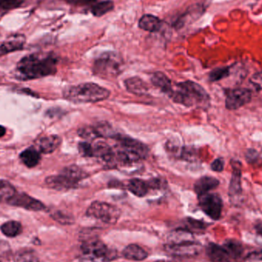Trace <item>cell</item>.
Here are the masks:
<instances>
[{"label":"cell","mask_w":262,"mask_h":262,"mask_svg":"<svg viewBox=\"0 0 262 262\" xmlns=\"http://www.w3.org/2000/svg\"><path fill=\"white\" fill-rule=\"evenodd\" d=\"M0 230L3 235L9 238H15L23 232V226L21 223L15 220L6 222L2 225Z\"/></svg>","instance_id":"d4e9b609"},{"label":"cell","mask_w":262,"mask_h":262,"mask_svg":"<svg viewBox=\"0 0 262 262\" xmlns=\"http://www.w3.org/2000/svg\"><path fill=\"white\" fill-rule=\"evenodd\" d=\"M78 148L82 157H93V145L91 144L89 142H80Z\"/></svg>","instance_id":"d6a6232c"},{"label":"cell","mask_w":262,"mask_h":262,"mask_svg":"<svg viewBox=\"0 0 262 262\" xmlns=\"http://www.w3.org/2000/svg\"><path fill=\"white\" fill-rule=\"evenodd\" d=\"M46 183L49 188L59 191L75 189L78 186V183L61 173L47 177Z\"/></svg>","instance_id":"4fadbf2b"},{"label":"cell","mask_w":262,"mask_h":262,"mask_svg":"<svg viewBox=\"0 0 262 262\" xmlns=\"http://www.w3.org/2000/svg\"><path fill=\"white\" fill-rule=\"evenodd\" d=\"M81 250L84 255L101 261H112L117 256L115 251L111 249L107 245L98 239L88 240L83 243Z\"/></svg>","instance_id":"8992f818"},{"label":"cell","mask_w":262,"mask_h":262,"mask_svg":"<svg viewBox=\"0 0 262 262\" xmlns=\"http://www.w3.org/2000/svg\"><path fill=\"white\" fill-rule=\"evenodd\" d=\"M166 251L174 256L192 257L198 255L200 251V246L191 240L183 243L166 245Z\"/></svg>","instance_id":"8fae6325"},{"label":"cell","mask_w":262,"mask_h":262,"mask_svg":"<svg viewBox=\"0 0 262 262\" xmlns=\"http://www.w3.org/2000/svg\"><path fill=\"white\" fill-rule=\"evenodd\" d=\"M124 85L127 92L133 95L143 96L149 93V86L139 77H132L124 81Z\"/></svg>","instance_id":"9a60e30c"},{"label":"cell","mask_w":262,"mask_h":262,"mask_svg":"<svg viewBox=\"0 0 262 262\" xmlns=\"http://www.w3.org/2000/svg\"><path fill=\"white\" fill-rule=\"evenodd\" d=\"M20 160L27 167L33 168L39 163L41 155L39 151L33 146L25 149L19 155Z\"/></svg>","instance_id":"44dd1931"},{"label":"cell","mask_w":262,"mask_h":262,"mask_svg":"<svg viewBox=\"0 0 262 262\" xmlns=\"http://www.w3.org/2000/svg\"><path fill=\"white\" fill-rule=\"evenodd\" d=\"M123 256L130 261H140L146 259L148 253L137 245H129L122 252Z\"/></svg>","instance_id":"7402d4cb"},{"label":"cell","mask_w":262,"mask_h":262,"mask_svg":"<svg viewBox=\"0 0 262 262\" xmlns=\"http://www.w3.org/2000/svg\"><path fill=\"white\" fill-rule=\"evenodd\" d=\"M115 9V3L112 0L100 2L92 6L91 9L92 15L95 17H101L105 14L108 13Z\"/></svg>","instance_id":"484cf974"},{"label":"cell","mask_w":262,"mask_h":262,"mask_svg":"<svg viewBox=\"0 0 262 262\" xmlns=\"http://www.w3.org/2000/svg\"><path fill=\"white\" fill-rule=\"evenodd\" d=\"M149 189H160L163 187V181L161 179H152V180L148 181Z\"/></svg>","instance_id":"74e56055"},{"label":"cell","mask_w":262,"mask_h":262,"mask_svg":"<svg viewBox=\"0 0 262 262\" xmlns=\"http://www.w3.org/2000/svg\"><path fill=\"white\" fill-rule=\"evenodd\" d=\"M223 246L227 250V252H229L232 260L239 258L243 255V251H244L243 245L235 239L227 240L224 243Z\"/></svg>","instance_id":"83f0119b"},{"label":"cell","mask_w":262,"mask_h":262,"mask_svg":"<svg viewBox=\"0 0 262 262\" xmlns=\"http://www.w3.org/2000/svg\"><path fill=\"white\" fill-rule=\"evenodd\" d=\"M121 212L117 206L104 202L92 203L87 210L89 217L101 220L107 224H115L121 217Z\"/></svg>","instance_id":"5b68a950"},{"label":"cell","mask_w":262,"mask_h":262,"mask_svg":"<svg viewBox=\"0 0 262 262\" xmlns=\"http://www.w3.org/2000/svg\"><path fill=\"white\" fill-rule=\"evenodd\" d=\"M229 74L230 69L229 67L218 68L209 73V79L212 82H215L229 76Z\"/></svg>","instance_id":"4dcf8cb0"},{"label":"cell","mask_w":262,"mask_h":262,"mask_svg":"<svg viewBox=\"0 0 262 262\" xmlns=\"http://www.w3.org/2000/svg\"><path fill=\"white\" fill-rule=\"evenodd\" d=\"M21 0H0V6L3 9H11L14 6H18Z\"/></svg>","instance_id":"8d00e7d4"},{"label":"cell","mask_w":262,"mask_h":262,"mask_svg":"<svg viewBox=\"0 0 262 262\" xmlns=\"http://www.w3.org/2000/svg\"><path fill=\"white\" fill-rule=\"evenodd\" d=\"M232 175L229 184V194L233 203H238L243 194L242 188V164L239 161L232 160Z\"/></svg>","instance_id":"7c38bea8"},{"label":"cell","mask_w":262,"mask_h":262,"mask_svg":"<svg viewBox=\"0 0 262 262\" xmlns=\"http://www.w3.org/2000/svg\"><path fill=\"white\" fill-rule=\"evenodd\" d=\"M219 185L220 181L218 179L212 177H203L195 182L194 190L199 196L210 192L212 189L218 187Z\"/></svg>","instance_id":"2e32d148"},{"label":"cell","mask_w":262,"mask_h":262,"mask_svg":"<svg viewBox=\"0 0 262 262\" xmlns=\"http://www.w3.org/2000/svg\"><path fill=\"white\" fill-rule=\"evenodd\" d=\"M250 89L237 88L226 89V107L228 110L234 111L249 104L252 100Z\"/></svg>","instance_id":"ba28073f"},{"label":"cell","mask_w":262,"mask_h":262,"mask_svg":"<svg viewBox=\"0 0 262 262\" xmlns=\"http://www.w3.org/2000/svg\"><path fill=\"white\" fill-rule=\"evenodd\" d=\"M78 134L81 138L86 140H90V141L99 138V136H98V133H97L94 126L81 127L78 130Z\"/></svg>","instance_id":"1f68e13d"},{"label":"cell","mask_w":262,"mask_h":262,"mask_svg":"<svg viewBox=\"0 0 262 262\" xmlns=\"http://www.w3.org/2000/svg\"><path fill=\"white\" fill-rule=\"evenodd\" d=\"M6 134V128L0 125V137H3Z\"/></svg>","instance_id":"b9f144b4"},{"label":"cell","mask_w":262,"mask_h":262,"mask_svg":"<svg viewBox=\"0 0 262 262\" xmlns=\"http://www.w3.org/2000/svg\"><path fill=\"white\" fill-rule=\"evenodd\" d=\"M60 173L66 176L71 180L78 183L89 177V174L84 169H81V167L76 166V165H71V166H66L60 172Z\"/></svg>","instance_id":"cb8c5ba5"},{"label":"cell","mask_w":262,"mask_h":262,"mask_svg":"<svg viewBox=\"0 0 262 262\" xmlns=\"http://www.w3.org/2000/svg\"><path fill=\"white\" fill-rule=\"evenodd\" d=\"M68 4L73 5V6H87L95 3L98 0H64Z\"/></svg>","instance_id":"d590c367"},{"label":"cell","mask_w":262,"mask_h":262,"mask_svg":"<svg viewBox=\"0 0 262 262\" xmlns=\"http://www.w3.org/2000/svg\"><path fill=\"white\" fill-rule=\"evenodd\" d=\"M208 257L213 262H231L232 258L224 246L219 245L209 244L207 247Z\"/></svg>","instance_id":"e0dca14e"},{"label":"cell","mask_w":262,"mask_h":262,"mask_svg":"<svg viewBox=\"0 0 262 262\" xmlns=\"http://www.w3.org/2000/svg\"><path fill=\"white\" fill-rule=\"evenodd\" d=\"M14 262H40L32 250H23L15 255Z\"/></svg>","instance_id":"f546056e"},{"label":"cell","mask_w":262,"mask_h":262,"mask_svg":"<svg viewBox=\"0 0 262 262\" xmlns=\"http://www.w3.org/2000/svg\"><path fill=\"white\" fill-rule=\"evenodd\" d=\"M139 28L149 32H158L162 26V21L155 15L146 14L139 20Z\"/></svg>","instance_id":"ffe728a7"},{"label":"cell","mask_w":262,"mask_h":262,"mask_svg":"<svg viewBox=\"0 0 262 262\" xmlns=\"http://www.w3.org/2000/svg\"><path fill=\"white\" fill-rule=\"evenodd\" d=\"M152 84L157 89H160L162 92L169 96L172 91L173 84L171 80L161 72H157L151 77Z\"/></svg>","instance_id":"d6986e66"},{"label":"cell","mask_w":262,"mask_h":262,"mask_svg":"<svg viewBox=\"0 0 262 262\" xmlns=\"http://www.w3.org/2000/svg\"><path fill=\"white\" fill-rule=\"evenodd\" d=\"M15 193V187L9 182L0 180V203H8Z\"/></svg>","instance_id":"4316f807"},{"label":"cell","mask_w":262,"mask_h":262,"mask_svg":"<svg viewBox=\"0 0 262 262\" xmlns=\"http://www.w3.org/2000/svg\"><path fill=\"white\" fill-rule=\"evenodd\" d=\"M199 204L202 210L213 220H220L223 212V203L219 194L207 192L199 195Z\"/></svg>","instance_id":"52a82bcc"},{"label":"cell","mask_w":262,"mask_h":262,"mask_svg":"<svg viewBox=\"0 0 262 262\" xmlns=\"http://www.w3.org/2000/svg\"><path fill=\"white\" fill-rule=\"evenodd\" d=\"M61 143V138L58 135H49L41 137L38 142L40 152L45 154L55 152Z\"/></svg>","instance_id":"ac0fdd59"},{"label":"cell","mask_w":262,"mask_h":262,"mask_svg":"<svg viewBox=\"0 0 262 262\" xmlns=\"http://www.w3.org/2000/svg\"><path fill=\"white\" fill-rule=\"evenodd\" d=\"M251 84L258 92H262V77L258 75H255L252 79L250 80Z\"/></svg>","instance_id":"f35d334b"},{"label":"cell","mask_w":262,"mask_h":262,"mask_svg":"<svg viewBox=\"0 0 262 262\" xmlns=\"http://www.w3.org/2000/svg\"><path fill=\"white\" fill-rule=\"evenodd\" d=\"M110 95L108 89L92 82L70 86L63 92L64 98L75 104L99 102L107 99Z\"/></svg>","instance_id":"3957f363"},{"label":"cell","mask_w":262,"mask_h":262,"mask_svg":"<svg viewBox=\"0 0 262 262\" xmlns=\"http://www.w3.org/2000/svg\"><path fill=\"white\" fill-rule=\"evenodd\" d=\"M52 218L55 221L61 223V224L69 225L74 223V219L66 214L63 213L61 212H54L52 215Z\"/></svg>","instance_id":"836d02e7"},{"label":"cell","mask_w":262,"mask_h":262,"mask_svg":"<svg viewBox=\"0 0 262 262\" xmlns=\"http://www.w3.org/2000/svg\"><path fill=\"white\" fill-rule=\"evenodd\" d=\"M258 158V152L254 149H249L246 154V159L249 163H253L254 160Z\"/></svg>","instance_id":"ab89813d"},{"label":"cell","mask_w":262,"mask_h":262,"mask_svg":"<svg viewBox=\"0 0 262 262\" xmlns=\"http://www.w3.org/2000/svg\"><path fill=\"white\" fill-rule=\"evenodd\" d=\"M57 63L58 60L51 54H31L23 57L17 64L15 78L21 81H29L55 75Z\"/></svg>","instance_id":"6da1fadb"},{"label":"cell","mask_w":262,"mask_h":262,"mask_svg":"<svg viewBox=\"0 0 262 262\" xmlns=\"http://www.w3.org/2000/svg\"><path fill=\"white\" fill-rule=\"evenodd\" d=\"M255 230H256L257 233L262 236V222L257 223L256 224H255Z\"/></svg>","instance_id":"60d3db41"},{"label":"cell","mask_w":262,"mask_h":262,"mask_svg":"<svg viewBox=\"0 0 262 262\" xmlns=\"http://www.w3.org/2000/svg\"><path fill=\"white\" fill-rule=\"evenodd\" d=\"M127 189L131 193L137 197H143L149 192V186L148 182L140 179H132L129 181Z\"/></svg>","instance_id":"603a6c76"},{"label":"cell","mask_w":262,"mask_h":262,"mask_svg":"<svg viewBox=\"0 0 262 262\" xmlns=\"http://www.w3.org/2000/svg\"><path fill=\"white\" fill-rule=\"evenodd\" d=\"M26 43V37L23 35H15L9 37L0 46V56L11 52L21 50Z\"/></svg>","instance_id":"5bb4252c"},{"label":"cell","mask_w":262,"mask_h":262,"mask_svg":"<svg viewBox=\"0 0 262 262\" xmlns=\"http://www.w3.org/2000/svg\"><path fill=\"white\" fill-rule=\"evenodd\" d=\"M8 204L16 207L23 208L29 211H42L46 209V206L39 200L30 196L25 192H17L8 202Z\"/></svg>","instance_id":"30bf717a"},{"label":"cell","mask_w":262,"mask_h":262,"mask_svg":"<svg viewBox=\"0 0 262 262\" xmlns=\"http://www.w3.org/2000/svg\"><path fill=\"white\" fill-rule=\"evenodd\" d=\"M98 136L102 138H113L117 135V133L114 131L113 127L106 122H101L97 125L94 126Z\"/></svg>","instance_id":"f1b7e54d"},{"label":"cell","mask_w":262,"mask_h":262,"mask_svg":"<svg viewBox=\"0 0 262 262\" xmlns=\"http://www.w3.org/2000/svg\"><path fill=\"white\" fill-rule=\"evenodd\" d=\"M121 62L115 54L104 53L94 62L93 74L98 78L105 80L116 78L121 73Z\"/></svg>","instance_id":"277c9868"},{"label":"cell","mask_w":262,"mask_h":262,"mask_svg":"<svg viewBox=\"0 0 262 262\" xmlns=\"http://www.w3.org/2000/svg\"><path fill=\"white\" fill-rule=\"evenodd\" d=\"M169 97L174 102L186 107L206 109L210 104L209 94L200 84L192 81L173 85Z\"/></svg>","instance_id":"7a4b0ae2"},{"label":"cell","mask_w":262,"mask_h":262,"mask_svg":"<svg viewBox=\"0 0 262 262\" xmlns=\"http://www.w3.org/2000/svg\"><path fill=\"white\" fill-rule=\"evenodd\" d=\"M225 161L223 158H218L214 160L211 164V169L215 172H220L224 169Z\"/></svg>","instance_id":"e575fe53"},{"label":"cell","mask_w":262,"mask_h":262,"mask_svg":"<svg viewBox=\"0 0 262 262\" xmlns=\"http://www.w3.org/2000/svg\"><path fill=\"white\" fill-rule=\"evenodd\" d=\"M114 139L116 140L119 147L124 148L127 150L137 154L142 160L147 157L149 154L147 146L136 139L119 134H117Z\"/></svg>","instance_id":"9c48e42d"}]
</instances>
